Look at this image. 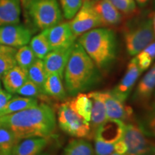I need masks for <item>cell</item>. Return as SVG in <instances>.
Listing matches in <instances>:
<instances>
[{"label": "cell", "instance_id": "obj_1", "mask_svg": "<svg viewBox=\"0 0 155 155\" xmlns=\"http://www.w3.org/2000/svg\"><path fill=\"white\" fill-rule=\"evenodd\" d=\"M0 127L10 129L19 140L30 137L49 138L56 129L55 114L49 105L41 104L0 116Z\"/></svg>", "mask_w": 155, "mask_h": 155}, {"label": "cell", "instance_id": "obj_2", "mask_svg": "<svg viewBox=\"0 0 155 155\" xmlns=\"http://www.w3.org/2000/svg\"><path fill=\"white\" fill-rule=\"evenodd\" d=\"M63 76L68 94L72 96L92 90L102 81L101 71L78 41L73 45Z\"/></svg>", "mask_w": 155, "mask_h": 155}, {"label": "cell", "instance_id": "obj_3", "mask_svg": "<svg viewBox=\"0 0 155 155\" xmlns=\"http://www.w3.org/2000/svg\"><path fill=\"white\" fill-rule=\"evenodd\" d=\"M101 72L111 68L117 55V40L111 29L97 28L81 35L78 40Z\"/></svg>", "mask_w": 155, "mask_h": 155}, {"label": "cell", "instance_id": "obj_4", "mask_svg": "<svg viewBox=\"0 0 155 155\" xmlns=\"http://www.w3.org/2000/svg\"><path fill=\"white\" fill-rule=\"evenodd\" d=\"M21 9L31 30H45L63 19L58 0H21Z\"/></svg>", "mask_w": 155, "mask_h": 155}, {"label": "cell", "instance_id": "obj_5", "mask_svg": "<svg viewBox=\"0 0 155 155\" xmlns=\"http://www.w3.org/2000/svg\"><path fill=\"white\" fill-rule=\"evenodd\" d=\"M127 53L135 56L155 40L152 18H141L129 22L124 32Z\"/></svg>", "mask_w": 155, "mask_h": 155}, {"label": "cell", "instance_id": "obj_6", "mask_svg": "<svg viewBox=\"0 0 155 155\" xmlns=\"http://www.w3.org/2000/svg\"><path fill=\"white\" fill-rule=\"evenodd\" d=\"M58 121L62 130L71 137L77 139H92L89 122L72 109L68 101L63 103L58 108Z\"/></svg>", "mask_w": 155, "mask_h": 155}, {"label": "cell", "instance_id": "obj_7", "mask_svg": "<svg viewBox=\"0 0 155 155\" xmlns=\"http://www.w3.org/2000/svg\"><path fill=\"white\" fill-rule=\"evenodd\" d=\"M74 35L78 38L85 32L103 26L93 0H83L80 9L69 22Z\"/></svg>", "mask_w": 155, "mask_h": 155}, {"label": "cell", "instance_id": "obj_8", "mask_svg": "<svg viewBox=\"0 0 155 155\" xmlns=\"http://www.w3.org/2000/svg\"><path fill=\"white\" fill-rule=\"evenodd\" d=\"M123 139L127 145V155H155V140L147 137L137 125H126Z\"/></svg>", "mask_w": 155, "mask_h": 155}, {"label": "cell", "instance_id": "obj_9", "mask_svg": "<svg viewBox=\"0 0 155 155\" xmlns=\"http://www.w3.org/2000/svg\"><path fill=\"white\" fill-rule=\"evenodd\" d=\"M32 30L28 27L18 24L0 26V44L14 48H21L30 42Z\"/></svg>", "mask_w": 155, "mask_h": 155}, {"label": "cell", "instance_id": "obj_10", "mask_svg": "<svg viewBox=\"0 0 155 155\" xmlns=\"http://www.w3.org/2000/svg\"><path fill=\"white\" fill-rule=\"evenodd\" d=\"M45 31L51 50L71 48L76 42L69 22H61Z\"/></svg>", "mask_w": 155, "mask_h": 155}, {"label": "cell", "instance_id": "obj_11", "mask_svg": "<svg viewBox=\"0 0 155 155\" xmlns=\"http://www.w3.org/2000/svg\"><path fill=\"white\" fill-rule=\"evenodd\" d=\"M141 74L135 58L131 60L121 80L114 87L111 93L121 102L124 103L132 91L134 86Z\"/></svg>", "mask_w": 155, "mask_h": 155}, {"label": "cell", "instance_id": "obj_12", "mask_svg": "<svg viewBox=\"0 0 155 155\" xmlns=\"http://www.w3.org/2000/svg\"><path fill=\"white\" fill-rule=\"evenodd\" d=\"M125 130L126 124L121 120L107 119L97 129L94 139L115 144L124 138Z\"/></svg>", "mask_w": 155, "mask_h": 155}, {"label": "cell", "instance_id": "obj_13", "mask_svg": "<svg viewBox=\"0 0 155 155\" xmlns=\"http://www.w3.org/2000/svg\"><path fill=\"white\" fill-rule=\"evenodd\" d=\"M73 47L53 50L44 58L43 63L46 74L57 73L63 78L64 71Z\"/></svg>", "mask_w": 155, "mask_h": 155}, {"label": "cell", "instance_id": "obj_14", "mask_svg": "<svg viewBox=\"0 0 155 155\" xmlns=\"http://www.w3.org/2000/svg\"><path fill=\"white\" fill-rule=\"evenodd\" d=\"M155 91V63L139 81L132 96V101L137 104H147Z\"/></svg>", "mask_w": 155, "mask_h": 155}, {"label": "cell", "instance_id": "obj_15", "mask_svg": "<svg viewBox=\"0 0 155 155\" xmlns=\"http://www.w3.org/2000/svg\"><path fill=\"white\" fill-rule=\"evenodd\" d=\"M106 107L108 119L124 120L130 115L131 111L126 108L124 103L116 98L111 91H98Z\"/></svg>", "mask_w": 155, "mask_h": 155}, {"label": "cell", "instance_id": "obj_16", "mask_svg": "<svg viewBox=\"0 0 155 155\" xmlns=\"http://www.w3.org/2000/svg\"><path fill=\"white\" fill-rule=\"evenodd\" d=\"M48 144V138L30 137L21 139L15 145L12 155H38Z\"/></svg>", "mask_w": 155, "mask_h": 155}, {"label": "cell", "instance_id": "obj_17", "mask_svg": "<svg viewBox=\"0 0 155 155\" xmlns=\"http://www.w3.org/2000/svg\"><path fill=\"white\" fill-rule=\"evenodd\" d=\"M92 101V109L91 120L89 124L91 127V134L92 139L94 138L95 133L98 127L108 119L106 107L104 102L100 98L98 91H92L88 94Z\"/></svg>", "mask_w": 155, "mask_h": 155}, {"label": "cell", "instance_id": "obj_18", "mask_svg": "<svg viewBox=\"0 0 155 155\" xmlns=\"http://www.w3.org/2000/svg\"><path fill=\"white\" fill-rule=\"evenodd\" d=\"M21 0H0V26L20 22Z\"/></svg>", "mask_w": 155, "mask_h": 155}, {"label": "cell", "instance_id": "obj_19", "mask_svg": "<svg viewBox=\"0 0 155 155\" xmlns=\"http://www.w3.org/2000/svg\"><path fill=\"white\" fill-rule=\"evenodd\" d=\"M2 79L6 91L10 94H15L28 80V70L16 65L9 70Z\"/></svg>", "mask_w": 155, "mask_h": 155}, {"label": "cell", "instance_id": "obj_20", "mask_svg": "<svg viewBox=\"0 0 155 155\" xmlns=\"http://www.w3.org/2000/svg\"><path fill=\"white\" fill-rule=\"evenodd\" d=\"M94 6L104 25H116L121 22V12L108 0H98L94 2Z\"/></svg>", "mask_w": 155, "mask_h": 155}, {"label": "cell", "instance_id": "obj_21", "mask_svg": "<svg viewBox=\"0 0 155 155\" xmlns=\"http://www.w3.org/2000/svg\"><path fill=\"white\" fill-rule=\"evenodd\" d=\"M62 80L63 78L57 73L48 74L43 85L44 94L57 100H65L67 94Z\"/></svg>", "mask_w": 155, "mask_h": 155}, {"label": "cell", "instance_id": "obj_22", "mask_svg": "<svg viewBox=\"0 0 155 155\" xmlns=\"http://www.w3.org/2000/svg\"><path fill=\"white\" fill-rule=\"evenodd\" d=\"M137 126L147 137L155 140V101L139 116Z\"/></svg>", "mask_w": 155, "mask_h": 155}, {"label": "cell", "instance_id": "obj_23", "mask_svg": "<svg viewBox=\"0 0 155 155\" xmlns=\"http://www.w3.org/2000/svg\"><path fill=\"white\" fill-rule=\"evenodd\" d=\"M38 105V101L35 98L15 96L9 101L2 109L0 110V116L22 111Z\"/></svg>", "mask_w": 155, "mask_h": 155}, {"label": "cell", "instance_id": "obj_24", "mask_svg": "<svg viewBox=\"0 0 155 155\" xmlns=\"http://www.w3.org/2000/svg\"><path fill=\"white\" fill-rule=\"evenodd\" d=\"M72 109L83 118L86 121L90 122L92 109V101L88 94L81 93L77 94L73 100L68 101Z\"/></svg>", "mask_w": 155, "mask_h": 155}, {"label": "cell", "instance_id": "obj_25", "mask_svg": "<svg viewBox=\"0 0 155 155\" xmlns=\"http://www.w3.org/2000/svg\"><path fill=\"white\" fill-rule=\"evenodd\" d=\"M62 155H95L92 144L82 139H73L64 149Z\"/></svg>", "mask_w": 155, "mask_h": 155}, {"label": "cell", "instance_id": "obj_26", "mask_svg": "<svg viewBox=\"0 0 155 155\" xmlns=\"http://www.w3.org/2000/svg\"><path fill=\"white\" fill-rule=\"evenodd\" d=\"M30 47L37 58L41 60H43L44 58L51 51L45 30L41 31V32L31 39Z\"/></svg>", "mask_w": 155, "mask_h": 155}, {"label": "cell", "instance_id": "obj_27", "mask_svg": "<svg viewBox=\"0 0 155 155\" xmlns=\"http://www.w3.org/2000/svg\"><path fill=\"white\" fill-rule=\"evenodd\" d=\"M28 79L33 82L43 91V85L45 81L46 74L44 67L43 60L37 59L28 69Z\"/></svg>", "mask_w": 155, "mask_h": 155}, {"label": "cell", "instance_id": "obj_28", "mask_svg": "<svg viewBox=\"0 0 155 155\" xmlns=\"http://www.w3.org/2000/svg\"><path fill=\"white\" fill-rule=\"evenodd\" d=\"M15 58L17 65L26 70H28L38 59L30 46L27 45L17 50Z\"/></svg>", "mask_w": 155, "mask_h": 155}, {"label": "cell", "instance_id": "obj_29", "mask_svg": "<svg viewBox=\"0 0 155 155\" xmlns=\"http://www.w3.org/2000/svg\"><path fill=\"white\" fill-rule=\"evenodd\" d=\"M20 141L15 133L5 127H0V152H12L13 149Z\"/></svg>", "mask_w": 155, "mask_h": 155}, {"label": "cell", "instance_id": "obj_30", "mask_svg": "<svg viewBox=\"0 0 155 155\" xmlns=\"http://www.w3.org/2000/svg\"><path fill=\"white\" fill-rule=\"evenodd\" d=\"M83 0H59L63 17L71 19L80 9Z\"/></svg>", "mask_w": 155, "mask_h": 155}, {"label": "cell", "instance_id": "obj_31", "mask_svg": "<svg viewBox=\"0 0 155 155\" xmlns=\"http://www.w3.org/2000/svg\"><path fill=\"white\" fill-rule=\"evenodd\" d=\"M17 94L25 97L31 98H38L45 95L41 89L29 79L18 89Z\"/></svg>", "mask_w": 155, "mask_h": 155}, {"label": "cell", "instance_id": "obj_32", "mask_svg": "<svg viewBox=\"0 0 155 155\" xmlns=\"http://www.w3.org/2000/svg\"><path fill=\"white\" fill-rule=\"evenodd\" d=\"M120 12L129 15L137 10L135 0H108Z\"/></svg>", "mask_w": 155, "mask_h": 155}, {"label": "cell", "instance_id": "obj_33", "mask_svg": "<svg viewBox=\"0 0 155 155\" xmlns=\"http://www.w3.org/2000/svg\"><path fill=\"white\" fill-rule=\"evenodd\" d=\"M15 55L12 53L0 54V78H2L9 70L17 65Z\"/></svg>", "mask_w": 155, "mask_h": 155}, {"label": "cell", "instance_id": "obj_34", "mask_svg": "<svg viewBox=\"0 0 155 155\" xmlns=\"http://www.w3.org/2000/svg\"><path fill=\"white\" fill-rule=\"evenodd\" d=\"M114 152V144L106 143L98 139H95V155H110Z\"/></svg>", "mask_w": 155, "mask_h": 155}, {"label": "cell", "instance_id": "obj_35", "mask_svg": "<svg viewBox=\"0 0 155 155\" xmlns=\"http://www.w3.org/2000/svg\"><path fill=\"white\" fill-rule=\"evenodd\" d=\"M114 152L119 154H125L127 153V145L124 139H120L114 144Z\"/></svg>", "mask_w": 155, "mask_h": 155}, {"label": "cell", "instance_id": "obj_36", "mask_svg": "<svg viewBox=\"0 0 155 155\" xmlns=\"http://www.w3.org/2000/svg\"><path fill=\"white\" fill-rule=\"evenodd\" d=\"M12 94L6 91L5 90H1L0 91V110L6 106L9 100L12 99Z\"/></svg>", "mask_w": 155, "mask_h": 155}, {"label": "cell", "instance_id": "obj_37", "mask_svg": "<svg viewBox=\"0 0 155 155\" xmlns=\"http://www.w3.org/2000/svg\"><path fill=\"white\" fill-rule=\"evenodd\" d=\"M16 48L9 47V46L4 45L0 44V54L2 53H16Z\"/></svg>", "mask_w": 155, "mask_h": 155}, {"label": "cell", "instance_id": "obj_38", "mask_svg": "<svg viewBox=\"0 0 155 155\" xmlns=\"http://www.w3.org/2000/svg\"><path fill=\"white\" fill-rule=\"evenodd\" d=\"M149 1L150 0H135L136 3H137L140 7H144L145 6H147V4H148Z\"/></svg>", "mask_w": 155, "mask_h": 155}, {"label": "cell", "instance_id": "obj_39", "mask_svg": "<svg viewBox=\"0 0 155 155\" xmlns=\"http://www.w3.org/2000/svg\"><path fill=\"white\" fill-rule=\"evenodd\" d=\"M0 155H12V152H1Z\"/></svg>", "mask_w": 155, "mask_h": 155}, {"label": "cell", "instance_id": "obj_40", "mask_svg": "<svg viewBox=\"0 0 155 155\" xmlns=\"http://www.w3.org/2000/svg\"><path fill=\"white\" fill-rule=\"evenodd\" d=\"M152 21H153V27H154V30L155 33V14L153 15L152 17Z\"/></svg>", "mask_w": 155, "mask_h": 155}, {"label": "cell", "instance_id": "obj_41", "mask_svg": "<svg viewBox=\"0 0 155 155\" xmlns=\"http://www.w3.org/2000/svg\"><path fill=\"white\" fill-rule=\"evenodd\" d=\"M38 155H52L49 154V153H46V152H41L40 153V154H38Z\"/></svg>", "mask_w": 155, "mask_h": 155}, {"label": "cell", "instance_id": "obj_42", "mask_svg": "<svg viewBox=\"0 0 155 155\" xmlns=\"http://www.w3.org/2000/svg\"><path fill=\"white\" fill-rule=\"evenodd\" d=\"M110 155H127V154H117V153H113V154H110Z\"/></svg>", "mask_w": 155, "mask_h": 155}, {"label": "cell", "instance_id": "obj_43", "mask_svg": "<svg viewBox=\"0 0 155 155\" xmlns=\"http://www.w3.org/2000/svg\"><path fill=\"white\" fill-rule=\"evenodd\" d=\"M2 90V88H1V83H0V91H1Z\"/></svg>", "mask_w": 155, "mask_h": 155}, {"label": "cell", "instance_id": "obj_44", "mask_svg": "<svg viewBox=\"0 0 155 155\" xmlns=\"http://www.w3.org/2000/svg\"><path fill=\"white\" fill-rule=\"evenodd\" d=\"M93 1H94V2H97V1H98V0H93Z\"/></svg>", "mask_w": 155, "mask_h": 155}, {"label": "cell", "instance_id": "obj_45", "mask_svg": "<svg viewBox=\"0 0 155 155\" xmlns=\"http://www.w3.org/2000/svg\"><path fill=\"white\" fill-rule=\"evenodd\" d=\"M154 5H155V0H154Z\"/></svg>", "mask_w": 155, "mask_h": 155}]
</instances>
